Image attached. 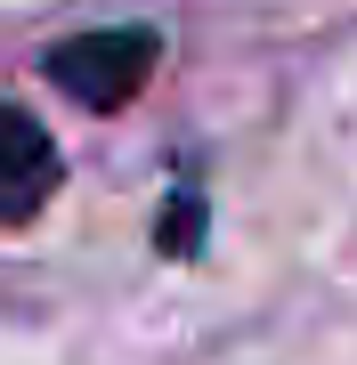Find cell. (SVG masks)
I'll use <instances>...</instances> for the list:
<instances>
[{"instance_id": "cell-1", "label": "cell", "mask_w": 357, "mask_h": 365, "mask_svg": "<svg viewBox=\"0 0 357 365\" xmlns=\"http://www.w3.org/2000/svg\"><path fill=\"white\" fill-rule=\"evenodd\" d=\"M155 66H162V33H155V25L73 33V41H57V49L41 57V73H49L73 106H90V114H114V106H130L146 81H155Z\"/></svg>"}, {"instance_id": "cell-2", "label": "cell", "mask_w": 357, "mask_h": 365, "mask_svg": "<svg viewBox=\"0 0 357 365\" xmlns=\"http://www.w3.org/2000/svg\"><path fill=\"white\" fill-rule=\"evenodd\" d=\"M57 179H66V155H57V138L41 130L25 106L0 98V227H25L33 211H49Z\"/></svg>"}, {"instance_id": "cell-3", "label": "cell", "mask_w": 357, "mask_h": 365, "mask_svg": "<svg viewBox=\"0 0 357 365\" xmlns=\"http://www.w3.org/2000/svg\"><path fill=\"white\" fill-rule=\"evenodd\" d=\"M155 244L171 252V260H195V252H203V187H195V179H187L171 203H162V227H155Z\"/></svg>"}]
</instances>
